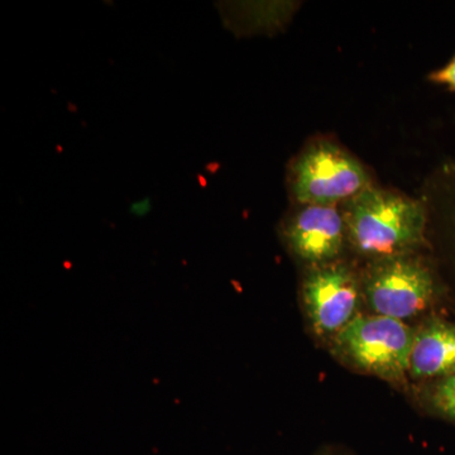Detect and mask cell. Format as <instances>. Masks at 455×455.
Segmentation results:
<instances>
[{
	"mask_svg": "<svg viewBox=\"0 0 455 455\" xmlns=\"http://www.w3.org/2000/svg\"><path fill=\"white\" fill-rule=\"evenodd\" d=\"M455 373V322L429 316L415 326L409 379L429 382Z\"/></svg>",
	"mask_w": 455,
	"mask_h": 455,
	"instance_id": "obj_7",
	"label": "cell"
},
{
	"mask_svg": "<svg viewBox=\"0 0 455 455\" xmlns=\"http://www.w3.org/2000/svg\"><path fill=\"white\" fill-rule=\"evenodd\" d=\"M420 403L430 414L455 423V373L424 382L420 388Z\"/></svg>",
	"mask_w": 455,
	"mask_h": 455,
	"instance_id": "obj_8",
	"label": "cell"
},
{
	"mask_svg": "<svg viewBox=\"0 0 455 455\" xmlns=\"http://www.w3.org/2000/svg\"><path fill=\"white\" fill-rule=\"evenodd\" d=\"M300 295L311 331L328 344L362 314L364 305L361 272L341 259L307 268Z\"/></svg>",
	"mask_w": 455,
	"mask_h": 455,
	"instance_id": "obj_5",
	"label": "cell"
},
{
	"mask_svg": "<svg viewBox=\"0 0 455 455\" xmlns=\"http://www.w3.org/2000/svg\"><path fill=\"white\" fill-rule=\"evenodd\" d=\"M289 252L307 267L339 260L347 244L346 223L338 206L296 205L283 221Z\"/></svg>",
	"mask_w": 455,
	"mask_h": 455,
	"instance_id": "obj_6",
	"label": "cell"
},
{
	"mask_svg": "<svg viewBox=\"0 0 455 455\" xmlns=\"http://www.w3.org/2000/svg\"><path fill=\"white\" fill-rule=\"evenodd\" d=\"M371 185L366 167L329 140H316L305 147L290 164L287 176L296 205H343Z\"/></svg>",
	"mask_w": 455,
	"mask_h": 455,
	"instance_id": "obj_4",
	"label": "cell"
},
{
	"mask_svg": "<svg viewBox=\"0 0 455 455\" xmlns=\"http://www.w3.org/2000/svg\"><path fill=\"white\" fill-rule=\"evenodd\" d=\"M415 326L405 322L362 313L329 341L334 358L355 372L386 382L409 379Z\"/></svg>",
	"mask_w": 455,
	"mask_h": 455,
	"instance_id": "obj_2",
	"label": "cell"
},
{
	"mask_svg": "<svg viewBox=\"0 0 455 455\" xmlns=\"http://www.w3.org/2000/svg\"><path fill=\"white\" fill-rule=\"evenodd\" d=\"M429 80L430 82L439 84V85L447 86L448 89L454 90L455 92V57L444 68L431 73Z\"/></svg>",
	"mask_w": 455,
	"mask_h": 455,
	"instance_id": "obj_9",
	"label": "cell"
},
{
	"mask_svg": "<svg viewBox=\"0 0 455 455\" xmlns=\"http://www.w3.org/2000/svg\"><path fill=\"white\" fill-rule=\"evenodd\" d=\"M341 212L349 250L368 262L418 253L427 243V208L405 194L371 185Z\"/></svg>",
	"mask_w": 455,
	"mask_h": 455,
	"instance_id": "obj_1",
	"label": "cell"
},
{
	"mask_svg": "<svg viewBox=\"0 0 455 455\" xmlns=\"http://www.w3.org/2000/svg\"><path fill=\"white\" fill-rule=\"evenodd\" d=\"M314 455H352L349 453L348 451H346V449L339 448V447H324L322 449H319V451H316Z\"/></svg>",
	"mask_w": 455,
	"mask_h": 455,
	"instance_id": "obj_10",
	"label": "cell"
},
{
	"mask_svg": "<svg viewBox=\"0 0 455 455\" xmlns=\"http://www.w3.org/2000/svg\"><path fill=\"white\" fill-rule=\"evenodd\" d=\"M363 304L370 314L407 323L438 301L435 272L419 253L368 262L361 271Z\"/></svg>",
	"mask_w": 455,
	"mask_h": 455,
	"instance_id": "obj_3",
	"label": "cell"
}]
</instances>
